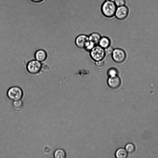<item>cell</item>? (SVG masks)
I'll use <instances>...</instances> for the list:
<instances>
[{
    "label": "cell",
    "mask_w": 158,
    "mask_h": 158,
    "mask_svg": "<svg viewBox=\"0 0 158 158\" xmlns=\"http://www.w3.org/2000/svg\"><path fill=\"white\" fill-rule=\"evenodd\" d=\"M117 6L114 1L105 0L101 6V11L103 15L107 18H111L115 16Z\"/></svg>",
    "instance_id": "obj_1"
},
{
    "label": "cell",
    "mask_w": 158,
    "mask_h": 158,
    "mask_svg": "<svg viewBox=\"0 0 158 158\" xmlns=\"http://www.w3.org/2000/svg\"><path fill=\"white\" fill-rule=\"evenodd\" d=\"M6 95L9 99L14 101L22 99L23 96V92L20 87L13 86L8 89Z\"/></svg>",
    "instance_id": "obj_2"
},
{
    "label": "cell",
    "mask_w": 158,
    "mask_h": 158,
    "mask_svg": "<svg viewBox=\"0 0 158 158\" xmlns=\"http://www.w3.org/2000/svg\"><path fill=\"white\" fill-rule=\"evenodd\" d=\"M89 52L90 57L95 62L103 60L106 56L104 49L99 45H95Z\"/></svg>",
    "instance_id": "obj_3"
},
{
    "label": "cell",
    "mask_w": 158,
    "mask_h": 158,
    "mask_svg": "<svg viewBox=\"0 0 158 158\" xmlns=\"http://www.w3.org/2000/svg\"><path fill=\"white\" fill-rule=\"evenodd\" d=\"M42 68V63L35 59L29 61L26 65L27 71L29 73L32 75L39 73Z\"/></svg>",
    "instance_id": "obj_4"
},
{
    "label": "cell",
    "mask_w": 158,
    "mask_h": 158,
    "mask_svg": "<svg viewBox=\"0 0 158 158\" xmlns=\"http://www.w3.org/2000/svg\"><path fill=\"white\" fill-rule=\"evenodd\" d=\"M111 56L112 59L115 62L121 64L126 60L127 54L123 49L120 48H116L113 50Z\"/></svg>",
    "instance_id": "obj_5"
},
{
    "label": "cell",
    "mask_w": 158,
    "mask_h": 158,
    "mask_svg": "<svg viewBox=\"0 0 158 158\" xmlns=\"http://www.w3.org/2000/svg\"><path fill=\"white\" fill-rule=\"evenodd\" d=\"M129 13V8L125 5L117 7L115 16L118 19L120 20H123L127 18Z\"/></svg>",
    "instance_id": "obj_6"
},
{
    "label": "cell",
    "mask_w": 158,
    "mask_h": 158,
    "mask_svg": "<svg viewBox=\"0 0 158 158\" xmlns=\"http://www.w3.org/2000/svg\"><path fill=\"white\" fill-rule=\"evenodd\" d=\"M107 83L108 86L113 89H116L118 88L121 84V80L118 76L108 77L107 80Z\"/></svg>",
    "instance_id": "obj_7"
},
{
    "label": "cell",
    "mask_w": 158,
    "mask_h": 158,
    "mask_svg": "<svg viewBox=\"0 0 158 158\" xmlns=\"http://www.w3.org/2000/svg\"><path fill=\"white\" fill-rule=\"evenodd\" d=\"M89 40L88 35L82 34L78 35L76 38L75 44L78 48L80 49H84L86 44Z\"/></svg>",
    "instance_id": "obj_8"
},
{
    "label": "cell",
    "mask_w": 158,
    "mask_h": 158,
    "mask_svg": "<svg viewBox=\"0 0 158 158\" xmlns=\"http://www.w3.org/2000/svg\"><path fill=\"white\" fill-rule=\"evenodd\" d=\"M48 55L46 51L43 49L37 50L35 52L34 57L35 60L41 62L45 61L47 59Z\"/></svg>",
    "instance_id": "obj_9"
},
{
    "label": "cell",
    "mask_w": 158,
    "mask_h": 158,
    "mask_svg": "<svg viewBox=\"0 0 158 158\" xmlns=\"http://www.w3.org/2000/svg\"><path fill=\"white\" fill-rule=\"evenodd\" d=\"M110 40L109 38L106 36H103L101 37L98 44L99 46L105 49L110 46Z\"/></svg>",
    "instance_id": "obj_10"
},
{
    "label": "cell",
    "mask_w": 158,
    "mask_h": 158,
    "mask_svg": "<svg viewBox=\"0 0 158 158\" xmlns=\"http://www.w3.org/2000/svg\"><path fill=\"white\" fill-rule=\"evenodd\" d=\"M128 153L125 148H120L117 149L115 153L117 158H126L127 156Z\"/></svg>",
    "instance_id": "obj_11"
},
{
    "label": "cell",
    "mask_w": 158,
    "mask_h": 158,
    "mask_svg": "<svg viewBox=\"0 0 158 158\" xmlns=\"http://www.w3.org/2000/svg\"><path fill=\"white\" fill-rule=\"evenodd\" d=\"M101 37L100 34L97 32H93L88 36L89 40L93 42L96 45L98 44Z\"/></svg>",
    "instance_id": "obj_12"
},
{
    "label": "cell",
    "mask_w": 158,
    "mask_h": 158,
    "mask_svg": "<svg viewBox=\"0 0 158 158\" xmlns=\"http://www.w3.org/2000/svg\"><path fill=\"white\" fill-rule=\"evenodd\" d=\"M12 107L16 111L21 110L24 107V104L23 102L20 100L13 101L12 104Z\"/></svg>",
    "instance_id": "obj_13"
},
{
    "label": "cell",
    "mask_w": 158,
    "mask_h": 158,
    "mask_svg": "<svg viewBox=\"0 0 158 158\" xmlns=\"http://www.w3.org/2000/svg\"><path fill=\"white\" fill-rule=\"evenodd\" d=\"M53 156L55 158H65L66 157V154L65 152L63 149L58 148L55 151Z\"/></svg>",
    "instance_id": "obj_14"
},
{
    "label": "cell",
    "mask_w": 158,
    "mask_h": 158,
    "mask_svg": "<svg viewBox=\"0 0 158 158\" xmlns=\"http://www.w3.org/2000/svg\"><path fill=\"white\" fill-rule=\"evenodd\" d=\"M128 153L132 154L135 150V147L134 144L131 143H128L126 144L125 148Z\"/></svg>",
    "instance_id": "obj_15"
},
{
    "label": "cell",
    "mask_w": 158,
    "mask_h": 158,
    "mask_svg": "<svg viewBox=\"0 0 158 158\" xmlns=\"http://www.w3.org/2000/svg\"><path fill=\"white\" fill-rule=\"evenodd\" d=\"M118 71L117 69L112 67L108 69L107 74L108 77H110L118 75Z\"/></svg>",
    "instance_id": "obj_16"
},
{
    "label": "cell",
    "mask_w": 158,
    "mask_h": 158,
    "mask_svg": "<svg viewBox=\"0 0 158 158\" xmlns=\"http://www.w3.org/2000/svg\"><path fill=\"white\" fill-rule=\"evenodd\" d=\"M95 45L93 42L89 40L86 44L84 49L86 51L89 52Z\"/></svg>",
    "instance_id": "obj_17"
},
{
    "label": "cell",
    "mask_w": 158,
    "mask_h": 158,
    "mask_svg": "<svg viewBox=\"0 0 158 158\" xmlns=\"http://www.w3.org/2000/svg\"><path fill=\"white\" fill-rule=\"evenodd\" d=\"M106 55L108 56H111L114 49L110 46L104 49Z\"/></svg>",
    "instance_id": "obj_18"
},
{
    "label": "cell",
    "mask_w": 158,
    "mask_h": 158,
    "mask_svg": "<svg viewBox=\"0 0 158 158\" xmlns=\"http://www.w3.org/2000/svg\"><path fill=\"white\" fill-rule=\"evenodd\" d=\"M114 2L117 7L125 5L126 3V0H114Z\"/></svg>",
    "instance_id": "obj_19"
},
{
    "label": "cell",
    "mask_w": 158,
    "mask_h": 158,
    "mask_svg": "<svg viewBox=\"0 0 158 158\" xmlns=\"http://www.w3.org/2000/svg\"><path fill=\"white\" fill-rule=\"evenodd\" d=\"M95 62V65L98 68L101 69L104 66V62L103 60L96 61Z\"/></svg>",
    "instance_id": "obj_20"
},
{
    "label": "cell",
    "mask_w": 158,
    "mask_h": 158,
    "mask_svg": "<svg viewBox=\"0 0 158 158\" xmlns=\"http://www.w3.org/2000/svg\"><path fill=\"white\" fill-rule=\"evenodd\" d=\"M32 2L36 3H38L42 2L44 0H31Z\"/></svg>",
    "instance_id": "obj_21"
}]
</instances>
